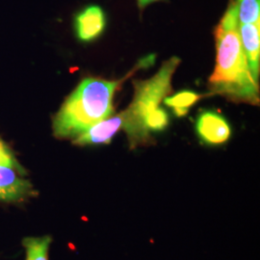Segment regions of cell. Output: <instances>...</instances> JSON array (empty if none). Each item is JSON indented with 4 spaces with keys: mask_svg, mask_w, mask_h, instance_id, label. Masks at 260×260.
I'll return each mask as SVG.
<instances>
[{
    "mask_svg": "<svg viewBox=\"0 0 260 260\" xmlns=\"http://www.w3.org/2000/svg\"><path fill=\"white\" fill-rule=\"evenodd\" d=\"M168 124H169V115L167 112L161 107H158L155 111L152 112L145 122L146 128L149 133L166 129Z\"/></svg>",
    "mask_w": 260,
    "mask_h": 260,
    "instance_id": "11",
    "label": "cell"
},
{
    "mask_svg": "<svg viewBox=\"0 0 260 260\" xmlns=\"http://www.w3.org/2000/svg\"><path fill=\"white\" fill-rule=\"evenodd\" d=\"M202 98H204V94L192 91H181L173 95L166 96L163 102L173 109L177 117H183L188 113L189 109Z\"/></svg>",
    "mask_w": 260,
    "mask_h": 260,
    "instance_id": "8",
    "label": "cell"
},
{
    "mask_svg": "<svg viewBox=\"0 0 260 260\" xmlns=\"http://www.w3.org/2000/svg\"><path fill=\"white\" fill-rule=\"evenodd\" d=\"M239 34L251 75H253L256 81H258L260 70L259 22L249 24L239 23Z\"/></svg>",
    "mask_w": 260,
    "mask_h": 260,
    "instance_id": "7",
    "label": "cell"
},
{
    "mask_svg": "<svg viewBox=\"0 0 260 260\" xmlns=\"http://www.w3.org/2000/svg\"><path fill=\"white\" fill-rule=\"evenodd\" d=\"M106 25V18L103 10L92 5L82 10L75 18L76 36L79 41L89 43L103 34Z\"/></svg>",
    "mask_w": 260,
    "mask_h": 260,
    "instance_id": "5",
    "label": "cell"
},
{
    "mask_svg": "<svg viewBox=\"0 0 260 260\" xmlns=\"http://www.w3.org/2000/svg\"><path fill=\"white\" fill-rule=\"evenodd\" d=\"M240 24L259 22L260 0H234Z\"/></svg>",
    "mask_w": 260,
    "mask_h": 260,
    "instance_id": "10",
    "label": "cell"
},
{
    "mask_svg": "<svg viewBox=\"0 0 260 260\" xmlns=\"http://www.w3.org/2000/svg\"><path fill=\"white\" fill-rule=\"evenodd\" d=\"M195 127L199 139L207 146L223 145L233 135L229 121L216 112H202L197 119Z\"/></svg>",
    "mask_w": 260,
    "mask_h": 260,
    "instance_id": "4",
    "label": "cell"
},
{
    "mask_svg": "<svg viewBox=\"0 0 260 260\" xmlns=\"http://www.w3.org/2000/svg\"><path fill=\"white\" fill-rule=\"evenodd\" d=\"M155 55L141 59L129 73L121 79L107 80L87 77L66 100L53 120V132L57 138L75 139L95 123L111 117L113 100L122 83L137 71L154 64Z\"/></svg>",
    "mask_w": 260,
    "mask_h": 260,
    "instance_id": "2",
    "label": "cell"
},
{
    "mask_svg": "<svg viewBox=\"0 0 260 260\" xmlns=\"http://www.w3.org/2000/svg\"><path fill=\"white\" fill-rule=\"evenodd\" d=\"M0 165L13 168V169H16L19 171L20 173H23L22 169L19 167L17 160L14 157L9 148L4 144V142L1 139H0Z\"/></svg>",
    "mask_w": 260,
    "mask_h": 260,
    "instance_id": "12",
    "label": "cell"
},
{
    "mask_svg": "<svg viewBox=\"0 0 260 260\" xmlns=\"http://www.w3.org/2000/svg\"><path fill=\"white\" fill-rule=\"evenodd\" d=\"M216 65L208 81V94H218L234 103L259 104V84L251 75L242 47L234 0H230L215 28Z\"/></svg>",
    "mask_w": 260,
    "mask_h": 260,
    "instance_id": "1",
    "label": "cell"
},
{
    "mask_svg": "<svg viewBox=\"0 0 260 260\" xmlns=\"http://www.w3.org/2000/svg\"><path fill=\"white\" fill-rule=\"evenodd\" d=\"M32 194L29 181L19 177L15 169L0 165V201L21 202Z\"/></svg>",
    "mask_w": 260,
    "mask_h": 260,
    "instance_id": "6",
    "label": "cell"
},
{
    "mask_svg": "<svg viewBox=\"0 0 260 260\" xmlns=\"http://www.w3.org/2000/svg\"><path fill=\"white\" fill-rule=\"evenodd\" d=\"M52 243L51 236L26 237L22 244L26 250V260H48L49 247Z\"/></svg>",
    "mask_w": 260,
    "mask_h": 260,
    "instance_id": "9",
    "label": "cell"
},
{
    "mask_svg": "<svg viewBox=\"0 0 260 260\" xmlns=\"http://www.w3.org/2000/svg\"><path fill=\"white\" fill-rule=\"evenodd\" d=\"M155 1H159V0H137L140 9L145 8L146 6H148V5L153 3V2H155Z\"/></svg>",
    "mask_w": 260,
    "mask_h": 260,
    "instance_id": "13",
    "label": "cell"
},
{
    "mask_svg": "<svg viewBox=\"0 0 260 260\" xmlns=\"http://www.w3.org/2000/svg\"><path fill=\"white\" fill-rule=\"evenodd\" d=\"M179 64V58L172 57L164 62L157 74L149 79L134 80L132 103L125 110L112 116L120 130L126 133L131 149L151 143L152 138L145 122L172 92V78Z\"/></svg>",
    "mask_w": 260,
    "mask_h": 260,
    "instance_id": "3",
    "label": "cell"
}]
</instances>
